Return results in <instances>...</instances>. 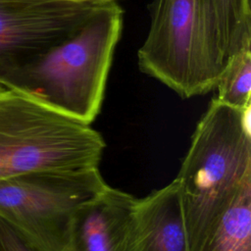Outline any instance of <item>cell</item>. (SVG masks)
<instances>
[{"instance_id": "1", "label": "cell", "mask_w": 251, "mask_h": 251, "mask_svg": "<svg viewBox=\"0 0 251 251\" xmlns=\"http://www.w3.org/2000/svg\"><path fill=\"white\" fill-rule=\"evenodd\" d=\"M123 25L124 11L118 2L102 3L72 33L1 85L21 89L90 125L103 103Z\"/></svg>"}, {"instance_id": "2", "label": "cell", "mask_w": 251, "mask_h": 251, "mask_svg": "<svg viewBox=\"0 0 251 251\" xmlns=\"http://www.w3.org/2000/svg\"><path fill=\"white\" fill-rule=\"evenodd\" d=\"M251 106L212 99L176 177L190 251H198L240 187L251 179Z\"/></svg>"}, {"instance_id": "3", "label": "cell", "mask_w": 251, "mask_h": 251, "mask_svg": "<svg viewBox=\"0 0 251 251\" xmlns=\"http://www.w3.org/2000/svg\"><path fill=\"white\" fill-rule=\"evenodd\" d=\"M105 146L90 125L0 85V181L98 168Z\"/></svg>"}, {"instance_id": "4", "label": "cell", "mask_w": 251, "mask_h": 251, "mask_svg": "<svg viewBox=\"0 0 251 251\" xmlns=\"http://www.w3.org/2000/svg\"><path fill=\"white\" fill-rule=\"evenodd\" d=\"M139 70L182 98L215 89L226 66L209 0H153Z\"/></svg>"}, {"instance_id": "5", "label": "cell", "mask_w": 251, "mask_h": 251, "mask_svg": "<svg viewBox=\"0 0 251 251\" xmlns=\"http://www.w3.org/2000/svg\"><path fill=\"white\" fill-rule=\"evenodd\" d=\"M107 185L98 168L2 180L0 220L37 251H64L75 212Z\"/></svg>"}, {"instance_id": "6", "label": "cell", "mask_w": 251, "mask_h": 251, "mask_svg": "<svg viewBox=\"0 0 251 251\" xmlns=\"http://www.w3.org/2000/svg\"><path fill=\"white\" fill-rule=\"evenodd\" d=\"M101 2L0 0V85L72 33Z\"/></svg>"}, {"instance_id": "7", "label": "cell", "mask_w": 251, "mask_h": 251, "mask_svg": "<svg viewBox=\"0 0 251 251\" xmlns=\"http://www.w3.org/2000/svg\"><path fill=\"white\" fill-rule=\"evenodd\" d=\"M136 203L107 185L75 212L64 251H132Z\"/></svg>"}, {"instance_id": "8", "label": "cell", "mask_w": 251, "mask_h": 251, "mask_svg": "<svg viewBox=\"0 0 251 251\" xmlns=\"http://www.w3.org/2000/svg\"><path fill=\"white\" fill-rule=\"evenodd\" d=\"M132 251H190L176 178L137 199Z\"/></svg>"}, {"instance_id": "9", "label": "cell", "mask_w": 251, "mask_h": 251, "mask_svg": "<svg viewBox=\"0 0 251 251\" xmlns=\"http://www.w3.org/2000/svg\"><path fill=\"white\" fill-rule=\"evenodd\" d=\"M198 251H251V179L240 187Z\"/></svg>"}, {"instance_id": "10", "label": "cell", "mask_w": 251, "mask_h": 251, "mask_svg": "<svg viewBox=\"0 0 251 251\" xmlns=\"http://www.w3.org/2000/svg\"><path fill=\"white\" fill-rule=\"evenodd\" d=\"M222 50L227 63L247 42H251L250 0H209Z\"/></svg>"}, {"instance_id": "11", "label": "cell", "mask_w": 251, "mask_h": 251, "mask_svg": "<svg viewBox=\"0 0 251 251\" xmlns=\"http://www.w3.org/2000/svg\"><path fill=\"white\" fill-rule=\"evenodd\" d=\"M216 88L221 103L236 109L251 106V42L229 58Z\"/></svg>"}, {"instance_id": "12", "label": "cell", "mask_w": 251, "mask_h": 251, "mask_svg": "<svg viewBox=\"0 0 251 251\" xmlns=\"http://www.w3.org/2000/svg\"><path fill=\"white\" fill-rule=\"evenodd\" d=\"M0 251H37L0 220Z\"/></svg>"}, {"instance_id": "13", "label": "cell", "mask_w": 251, "mask_h": 251, "mask_svg": "<svg viewBox=\"0 0 251 251\" xmlns=\"http://www.w3.org/2000/svg\"><path fill=\"white\" fill-rule=\"evenodd\" d=\"M68 1H88V2H101V3H107V2H118L119 0H68Z\"/></svg>"}]
</instances>
